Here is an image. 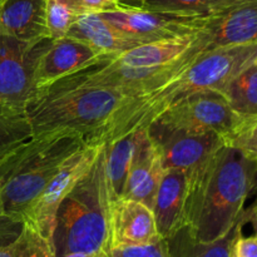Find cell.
Segmentation results:
<instances>
[{
	"instance_id": "11",
	"label": "cell",
	"mask_w": 257,
	"mask_h": 257,
	"mask_svg": "<svg viewBox=\"0 0 257 257\" xmlns=\"http://www.w3.org/2000/svg\"><path fill=\"white\" fill-rule=\"evenodd\" d=\"M99 14L113 27L142 44L196 34L191 25L193 17L150 12L130 5H122L119 9L108 10Z\"/></svg>"
},
{
	"instance_id": "25",
	"label": "cell",
	"mask_w": 257,
	"mask_h": 257,
	"mask_svg": "<svg viewBox=\"0 0 257 257\" xmlns=\"http://www.w3.org/2000/svg\"><path fill=\"white\" fill-rule=\"evenodd\" d=\"M79 15L74 14L57 0H47L45 3V19L49 39L52 42L67 38L68 32L72 28L73 23Z\"/></svg>"
},
{
	"instance_id": "23",
	"label": "cell",
	"mask_w": 257,
	"mask_h": 257,
	"mask_svg": "<svg viewBox=\"0 0 257 257\" xmlns=\"http://www.w3.org/2000/svg\"><path fill=\"white\" fill-rule=\"evenodd\" d=\"M231 0H137L136 8L180 17H202Z\"/></svg>"
},
{
	"instance_id": "1",
	"label": "cell",
	"mask_w": 257,
	"mask_h": 257,
	"mask_svg": "<svg viewBox=\"0 0 257 257\" xmlns=\"http://www.w3.org/2000/svg\"><path fill=\"white\" fill-rule=\"evenodd\" d=\"M187 181L185 226L196 240L212 242L243 215L246 200L257 185V160L225 145Z\"/></svg>"
},
{
	"instance_id": "27",
	"label": "cell",
	"mask_w": 257,
	"mask_h": 257,
	"mask_svg": "<svg viewBox=\"0 0 257 257\" xmlns=\"http://www.w3.org/2000/svg\"><path fill=\"white\" fill-rule=\"evenodd\" d=\"M57 2L67 7L77 15L115 10L123 5L120 4L119 0H57Z\"/></svg>"
},
{
	"instance_id": "18",
	"label": "cell",
	"mask_w": 257,
	"mask_h": 257,
	"mask_svg": "<svg viewBox=\"0 0 257 257\" xmlns=\"http://www.w3.org/2000/svg\"><path fill=\"white\" fill-rule=\"evenodd\" d=\"M196 34L158 42L145 43L118 54L109 55V60L127 68H156L171 64L180 59L196 44Z\"/></svg>"
},
{
	"instance_id": "35",
	"label": "cell",
	"mask_w": 257,
	"mask_h": 257,
	"mask_svg": "<svg viewBox=\"0 0 257 257\" xmlns=\"http://www.w3.org/2000/svg\"><path fill=\"white\" fill-rule=\"evenodd\" d=\"M231 257H237V255L235 253V251H233V248H232V252H231Z\"/></svg>"
},
{
	"instance_id": "10",
	"label": "cell",
	"mask_w": 257,
	"mask_h": 257,
	"mask_svg": "<svg viewBox=\"0 0 257 257\" xmlns=\"http://www.w3.org/2000/svg\"><path fill=\"white\" fill-rule=\"evenodd\" d=\"M146 130L157 145L165 170L176 168L187 178L200 172L221 147L226 145L222 137L212 132L191 133L166 128L153 122Z\"/></svg>"
},
{
	"instance_id": "14",
	"label": "cell",
	"mask_w": 257,
	"mask_h": 257,
	"mask_svg": "<svg viewBox=\"0 0 257 257\" xmlns=\"http://www.w3.org/2000/svg\"><path fill=\"white\" fill-rule=\"evenodd\" d=\"M187 192L186 173L176 168L165 170L152 208L158 232L165 240L185 227Z\"/></svg>"
},
{
	"instance_id": "33",
	"label": "cell",
	"mask_w": 257,
	"mask_h": 257,
	"mask_svg": "<svg viewBox=\"0 0 257 257\" xmlns=\"http://www.w3.org/2000/svg\"><path fill=\"white\" fill-rule=\"evenodd\" d=\"M120 4L130 5V7H136L137 5V0H119Z\"/></svg>"
},
{
	"instance_id": "32",
	"label": "cell",
	"mask_w": 257,
	"mask_h": 257,
	"mask_svg": "<svg viewBox=\"0 0 257 257\" xmlns=\"http://www.w3.org/2000/svg\"><path fill=\"white\" fill-rule=\"evenodd\" d=\"M62 257H104V256L89 255V253H82V252H73V253H68V255H64ZM105 257H107V256H105Z\"/></svg>"
},
{
	"instance_id": "5",
	"label": "cell",
	"mask_w": 257,
	"mask_h": 257,
	"mask_svg": "<svg viewBox=\"0 0 257 257\" xmlns=\"http://www.w3.org/2000/svg\"><path fill=\"white\" fill-rule=\"evenodd\" d=\"M133 98L98 87L47 89L25 107L32 136L69 133L92 145L120 107Z\"/></svg>"
},
{
	"instance_id": "26",
	"label": "cell",
	"mask_w": 257,
	"mask_h": 257,
	"mask_svg": "<svg viewBox=\"0 0 257 257\" xmlns=\"http://www.w3.org/2000/svg\"><path fill=\"white\" fill-rule=\"evenodd\" d=\"M107 257H171V253L167 241L162 238L148 245L110 248Z\"/></svg>"
},
{
	"instance_id": "13",
	"label": "cell",
	"mask_w": 257,
	"mask_h": 257,
	"mask_svg": "<svg viewBox=\"0 0 257 257\" xmlns=\"http://www.w3.org/2000/svg\"><path fill=\"white\" fill-rule=\"evenodd\" d=\"M162 240L152 208L138 201L112 200L109 215L110 248L141 246Z\"/></svg>"
},
{
	"instance_id": "21",
	"label": "cell",
	"mask_w": 257,
	"mask_h": 257,
	"mask_svg": "<svg viewBox=\"0 0 257 257\" xmlns=\"http://www.w3.org/2000/svg\"><path fill=\"white\" fill-rule=\"evenodd\" d=\"M235 112L257 117V65H250L233 78L221 92Z\"/></svg>"
},
{
	"instance_id": "7",
	"label": "cell",
	"mask_w": 257,
	"mask_h": 257,
	"mask_svg": "<svg viewBox=\"0 0 257 257\" xmlns=\"http://www.w3.org/2000/svg\"><path fill=\"white\" fill-rule=\"evenodd\" d=\"M103 143L84 145L82 148L70 155L60 165L47 187L42 191L37 200L33 202L25 215L23 223L30 225L38 232L52 242L53 231L55 226V216L60 203L75 187L80 178L89 171L97 160Z\"/></svg>"
},
{
	"instance_id": "4",
	"label": "cell",
	"mask_w": 257,
	"mask_h": 257,
	"mask_svg": "<svg viewBox=\"0 0 257 257\" xmlns=\"http://www.w3.org/2000/svg\"><path fill=\"white\" fill-rule=\"evenodd\" d=\"M84 145V138L69 133L32 136L0 160V201L5 217L23 223L60 165Z\"/></svg>"
},
{
	"instance_id": "8",
	"label": "cell",
	"mask_w": 257,
	"mask_h": 257,
	"mask_svg": "<svg viewBox=\"0 0 257 257\" xmlns=\"http://www.w3.org/2000/svg\"><path fill=\"white\" fill-rule=\"evenodd\" d=\"M50 39L22 40L0 35V100L24 109L34 99V70Z\"/></svg>"
},
{
	"instance_id": "20",
	"label": "cell",
	"mask_w": 257,
	"mask_h": 257,
	"mask_svg": "<svg viewBox=\"0 0 257 257\" xmlns=\"http://www.w3.org/2000/svg\"><path fill=\"white\" fill-rule=\"evenodd\" d=\"M247 222L248 217L245 210L235 226L225 236L212 242H201L196 240L185 226L166 240L171 257H231L235 241L238 236L242 235V227Z\"/></svg>"
},
{
	"instance_id": "6",
	"label": "cell",
	"mask_w": 257,
	"mask_h": 257,
	"mask_svg": "<svg viewBox=\"0 0 257 257\" xmlns=\"http://www.w3.org/2000/svg\"><path fill=\"white\" fill-rule=\"evenodd\" d=\"M251 118L235 112L221 92L201 90L178 99L155 122L171 130L216 133L228 146Z\"/></svg>"
},
{
	"instance_id": "29",
	"label": "cell",
	"mask_w": 257,
	"mask_h": 257,
	"mask_svg": "<svg viewBox=\"0 0 257 257\" xmlns=\"http://www.w3.org/2000/svg\"><path fill=\"white\" fill-rule=\"evenodd\" d=\"M22 228V223L4 220L0 223V257L14 256V240Z\"/></svg>"
},
{
	"instance_id": "37",
	"label": "cell",
	"mask_w": 257,
	"mask_h": 257,
	"mask_svg": "<svg viewBox=\"0 0 257 257\" xmlns=\"http://www.w3.org/2000/svg\"><path fill=\"white\" fill-rule=\"evenodd\" d=\"M256 65H257V59H256Z\"/></svg>"
},
{
	"instance_id": "28",
	"label": "cell",
	"mask_w": 257,
	"mask_h": 257,
	"mask_svg": "<svg viewBox=\"0 0 257 257\" xmlns=\"http://www.w3.org/2000/svg\"><path fill=\"white\" fill-rule=\"evenodd\" d=\"M228 146L238 148L250 157L257 160V117L251 118Z\"/></svg>"
},
{
	"instance_id": "30",
	"label": "cell",
	"mask_w": 257,
	"mask_h": 257,
	"mask_svg": "<svg viewBox=\"0 0 257 257\" xmlns=\"http://www.w3.org/2000/svg\"><path fill=\"white\" fill-rule=\"evenodd\" d=\"M233 251L237 257H257V233L250 237L238 236L233 245Z\"/></svg>"
},
{
	"instance_id": "19",
	"label": "cell",
	"mask_w": 257,
	"mask_h": 257,
	"mask_svg": "<svg viewBox=\"0 0 257 257\" xmlns=\"http://www.w3.org/2000/svg\"><path fill=\"white\" fill-rule=\"evenodd\" d=\"M148 135L147 130H138L104 145L105 173L112 200L123 197L136 155Z\"/></svg>"
},
{
	"instance_id": "2",
	"label": "cell",
	"mask_w": 257,
	"mask_h": 257,
	"mask_svg": "<svg viewBox=\"0 0 257 257\" xmlns=\"http://www.w3.org/2000/svg\"><path fill=\"white\" fill-rule=\"evenodd\" d=\"M256 59L257 43L205 50L175 80L120 107L92 145L107 143L133 131L146 130L170 105L186 95L201 90L222 92L233 78L255 64Z\"/></svg>"
},
{
	"instance_id": "17",
	"label": "cell",
	"mask_w": 257,
	"mask_h": 257,
	"mask_svg": "<svg viewBox=\"0 0 257 257\" xmlns=\"http://www.w3.org/2000/svg\"><path fill=\"white\" fill-rule=\"evenodd\" d=\"M67 38L89 45L99 55L118 54L142 44L113 27L100 17L99 13L79 15L73 23Z\"/></svg>"
},
{
	"instance_id": "36",
	"label": "cell",
	"mask_w": 257,
	"mask_h": 257,
	"mask_svg": "<svg viewBox=\"0 0 257 257\" xmlns=\"http://www.w3.org/2000/svg\"><path fill=\"white\" fill-rule=\"evenodd\" d=\"M5 2H7V0H0V5H3V4H4Z\"/></svg>"
},
{
	"instance_id": "12",
	"label": "cell",
	"mask_w": 257,
	"mask_h": 257,
	"mask_svg": "<svg viewBox=\"0 0 257 257\" xmlns=\"http://www.w3.org/2000/svg\"><path fill=\"white\" fill-rule=\"evenodd\" d=\"M100 57L103 55L98 54L89 45L75 39L63 38L57 42H50L39 55L35 65V95L49 88L57 80L97 62Z\"/></svg>"
},
{
	"instance_id": "15",
	"label": "cell",
	"mask_w": 257,
	"mask_h": 257,
	"mask_svg": "<svg viewBox=\"0 0 257 257\" xmlns=\"http://www.w3.org/2000/svg\"><path fill=\"white\" fill-rule=\"evenodd\" d=\"M163 172L165 168L160 150L151 140L150 135H147L137 151L123 197L138 201L153 208Z\"/></svg>"
},
{
	"instance_id": "16",
	"label": "cell",
	"mask_w": 257,
	"mask_h": 257,
	"mask_svg": "<svg viewBox=\"0 0 257 257\" xmlns=\"http://www.w3.org/2000/svg\"><path fill=\"white\" fill-rule=\"evenodd\" d=\"M47 0H7L0 5V35L22 40L49 39Z\"/></svg>"
},
{
	"instance_id": "3",
	"label": "cell",
	"mask_w": 257,
	"mask_h": 257,
	"mask_svg": "<svg viewBox=\"0 0 257 257\" xmlns=\"http://www.w3.org/2000/svg\"><path fill=\"white\" fill-rule=\"evenodd\" d=\"M110 202L103 145L92 167L58 208L52 236L55 257L73 252L107 256Z\"/></svg>"
},
{
	"instance_id": "22",
	"label": "cell",
	"mask_w": 257,
	"mask_h": 257,
	"mask_svg": "<svg viewBox=\"0 0 257 257\" xmlns=\"http://www.w3.org/2000/svg\"><path fill=\"white\" fill-rule=\"evenodd\" d=\"M32 137V127L24 109L0 100V160Z\"/></svg>"
},
{
	"instance_id": "24",
	"label": "cell",
	"mask_w": 257,
	"mask_h": 257,
	"mask_svg": "<svg viewBox=\"0 0 257 257\" xmlns=\"http://www.w3.org/2000/svg\"><path fill=\"white\" fill-rule=\"evenodd\" d=\"M14 256L55 257L52 242L27 223H22V228L14 240Z\"/></svg>"
},
{
	"instance_id": "31",
	"label": "cell",
	"mask_w": 257,
	"mask_h": 257,
	"mask_svg": "<svg viewBox=\"0 0 257 257\" xmlns=\"http://www.w3.org/2000/svg\"><path fill=\"white\" fill-rule=\"evenodd\" d=\"M246 212H247L248 222L252 223L253 227H255V230H256V233H257V197H256L255 202H253V205L251 206L248 210H246Z\"/></svg>"
},
{
	"instance_id": "34",
	"label": "cell",
	"mask_w": 257,
	"mask_h": 257,
	"mask_svg": "<svg viewBox=\"0 0 257 257\" xmlns=\"http://www.w3.org/2000/svg\"><path fill=\"white\" fill-rule=\"evenodd\" d=\"M4 220H7V217L4 216V212H3V206H2V201H0V223L3 222Z\"/></svg>"
},
{
	"instance_id": "9",
	"label": "cell",
	"mask_w": 257,
	"mask_h": 257,
	"mask_svg": "<svg viewBox=\"0 0 257 257\" xmlns=\"http://www.w3.org/2000/svg\"><path fill=\"white\" fill-rule=\"evenodd\" d=\"M191 25L205 49L257 43V0H231Z\"/></svg>"
}]
</instances>
